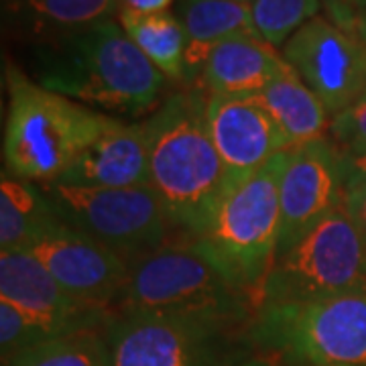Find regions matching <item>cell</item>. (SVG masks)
<instances>
[{
  "mask_svg": "<svg viewBox=\"0 0 366 366\" xmlns=\"http://www.w3.org/2000/svg\"><path fill=\"white\" fill-rule=\"evenodd\" d=\"M240 2H252V0H240Z\"/></svg>",
  "mask_w": 366,
  "mask_h": 366,
  "instance_id": "33",
  "label": "cell"
},
{
  "mask_svg": "<svg viewBox=\"0 0 366 366\" xmlns=\"http://www.w3.org/2000/svg\"><path fill=\"white\" fill-rule=\"evenodd\" d=\"M144 124L149 185L175 236L196 238L226 187V171L209 137L208 94L199 86L171 92Z\"/></svg>",
  "mask_w": 366,
  "mask_h": 366,
  "instance_id": "2",
  "label": "cell"
},
{
  "mask_svg": "<svg viewBox=\"0 0 366 366\" xmlns=\"http://www.w3.org/2000/svg\"><path fill=\"white\" fill-rule=\"evenodd\" d=\"M118 11L127 9L134 13H167L175 0H117Z\"/></svg>",
  "mask_w": 366,
  "mask_h": 366,
  "instance_id": "29",
  "label": "cell"
},
{
  "mask_svg": "<svg viewBox=\"0 0 366 366\" xmlns=\"http://www.w3.org/2000/svg\"><path fill=\"white\" fill-rule=\"evenodd\" d=\"M41 187L61 222L102 242L129 264L175 236L151 185L86 187L53 182Z\"/></svg>",
  "mask_w": 366,
  "mask_h": 366,
  "instance_id": "9",
  "label": "cell"
},
{
  "mask_svg": "<svg viewBox=\"0 0 366 366\" xmlns=\"http://www.w3.org/2000/svg\"><path fill=\"white\" fill-rule=\"evenodd\" d=\"M259 98L291 147L327 137L332 114L287 61Z\"/></svg>",
  "mask_w": 366,
  "mask_h": 366,
  "instance_id": "18",
  "label": "cell"
},
{
  "mask_svg": "<svg viewBox=\"0 0 366 366\" xmlns=\"http://www.w3.org/2000/svg\"><path fill=\"white\" fill-rule=\"evenodd\" d=\"M358 6H360V13L366 14V0H358Z\"/></svg>",
  "mask_w": 366,
  "mask_h": 366,
  "instance_id": "32",
  "label": "cell"
},
{
  "mask_svg": "<svg viewBox=\"0 0 366 366\" xmlns=\"http://www.w3.org/2000/svg\"><path fill=\"white\" fill-rule=\"evenodd\" d=\"M358 33H360V37L366 41V14H362L360 21H358Z\"/></svg>",
  "mask_w": 366,
  "mask_h": 366,
  "instance_id": "31",
  "label": "cell"
},
{
  "mask_svg": "<svg viewBox=\"0 0 366 366\" xmlns=\"http://www.w3.org/2000/svg\"><path fill=\"white\" fill-rule=\"evenodd\" d=\"M86 187L149 185V134L144 120L110 117L104 132L59 179Z\"/></svg>",
  "mask_w": 366,
  "mask_h": 366,
  "instance_id": "15",
  "label": "cell"
},
{
  "mask_svg": "<svg viewBox=\"0 0 366 366\" xmlns=\"http://www.w3.org/2000/svg\"><path fill=\"white\" fill-rule=\"evenodd\" d=\"M173 14L183 26L185 51V86H196L208 55L222 41L252 35L259 37L250 2L240 0H175Z\"/></svg>",
  "mask_w": 366,
  "mask_h": 366,
  "instance_id": "17",
  "label": "cell"
},
{
  "mask_svg": "<svg viewBox=\"0 0 366 366\" xmlns=\"http://www.w3.org/2000/svg\"><path fill=\"white\" fill-rule=\"evenodd\" d=\"M35 39L79 31L118 16L117 0H4Z\"/></svg>",
  "mask_w": 366,
  "mask_h": 366,
  "instance_id": "21",
  "label": "cell"
},
{
  "mask_svg": "<svg viewBox=\"0 0 366 366\" xmlns=\"http://www.w3.org/2000/svg\"><path fill=\"white\" fill-rule=\"evenodd\" d=\"M350 293H366V240L342 204L274 261L259 291L257 310L267 303Z\"/></svg>",
  "mask_w": 366,
  "mask_h": 366,
  "instance_id": "8",
  "label": "cell"
},
{
  "mask_svg": "<svg viewBox=\"0 0 366 366\" xmlns=\"http://www.w3.org/2000/svg\"><path fill=\"white\" fill-rule=\"evenodd\" d=\"M344 196L346 175L342 151L330 137L291 147L279 182L281 240L277 259L340 208Z\"/></svg>",
  "mask_w": 366,
  "mask_h": 366,
  "instance_id": "11",
  "label": "cell"
},
{
  "mask_svg": "<svg viewBox=\"0 0 366 366\" xmlns=\"http://www.w3.org/2000/svg\"><path fill=\"white\" fill-rule=\"evenodd\" d=\"M4 84L9 108L2 171L39 185L59 182L104 132L110 117L43 88L13 61L4 64Z\"/></svg>",
  "mask_w": 366,
  "mask_h": 366,
  "instance_id": "3",
  "label": "cell"
},
{
  "mask_svg": "<svg viewBox=\"0 0 366 366\" xmlns=\"http://www.w3.org/2000/svg\"><path fill=\"white\" fill-rule=\"evenodd\" d=\"M2 366H112L102 332H84L45 342Z\"/></svg>",
  "mask_w": 366,
  "mask_h": 366,
  "instance_id": "22",
  "label": "cell"
},
{
  "mask_svg": "<svg viewBox=\"0 0 366 366\" xmlns=\"http://www.w3.org/2000/svg\"><path fill=\"white\" fill-rule=\"evenodd\" d=\"M33 79L117 118L153 114L167 86L117 19L35 41Z\"/></svg>",
  "mask_w": 366,
  "mask_h": 366,
  "instance_id": "1",
  "label": "cell"
},
{
  "mask_svg": "<svg viewBox=\"0 0 366 366\" xmlns=\"http://www.w3.org/2000/svg\"><path fill=\"white\" fill-rule=\"evenodd\" d=\"M59 336L47 324L25 314L11 301L0 300V356L9 362L13 356L35 348L45 342L57 340Z\"/></svg>",
  "mask_w": 366,
  "mask_h": 366,
  "instance_id": "24",
  "label": "cell"
},
{
  "mask_svg": "<svg viewBox=\"0 0 366 366\" xmlns=\"http://www.w3.org/2000/svg\"><path fill=\"white\" fill-rule=\"evenodd\" d=\"M238 366H287L285 362H281L279 358H274L271 354L254 352L250 354L247 360H242Z\"/></svg>",
  "mask_w": 366,
  "mask_h": 366,
  "instance_id": "30",
  "label": "cell"
},
{
  "mask_svg": "<svg viewBox=\"0 0 366 366\" xmlns=\"http://www.w3.org/2000/svg\"><path fill=\"white\" fill-rule=\"evenodd\" d=\"M208 129L226 183L249 177L291 149L259 96H208Z\"/></svg>",
  "mask_w": 366,
  "mask_h": 366,
  "instance_id": "14",
  "label": "cell"
},
{
  "mask_svg": "<svg viewBox=\"0 0 366 366\" xmlns=\"http://www.w3.org/2000/svg\"><path fill=\"white\" fill-rule=\"evenodd\" d=\"M117 21L139 51L157 67L167 81L185 84L187 39L177 16L167 13H134L120 9Z\"/></svg>",
  "mask_w": 366,
  "mask_h": 366,
  "instance_id": "20",
  "label": "cell"
},
{
  "mask_svg": "<svg viewBox=\"0 0 366 366\" xmlns=\"http://www.w3.org/2000/svg\"><path fill=\"white\" fill-rule=\"evenodd\" d=\"M344 206L348 209L350 218L358 226L360 234L366 240V187H356V189H346L344 196Z\"/></svg>",
  "mask_w": 366,
  "mask_h": 366,
  "instance_id": "28",
  "label": "cell"
},
{
  "mask_svg": "<svg viewBox=\"0 0 366 366\" xmlns=\"http://www.w3.org/2000/svg\"><path fill=\"white\" fill-rule=\"evenodd\" d=\"M247 338L287 366H366V293L261 305Z\"/></svg>",
  "mask_w": 366,
  "mask_h": 366,
  "instance_id": "6",
  "label": "cell"
},
{
  "mask_svg": "<svg viewBox=\"0 0 366 366\" xmlns=\"http://www.w3.org/2000/svg\"><path fill=\"white\" fill-rule=\"evenodd\" d=\"M287 151L249 177L226 183L204 230L196 236L222 273L252 300L254 310L259 291L279 254V182Z\"/></svg>",
  "mask_w": 366,
  "mask_h": 366,
  "instance_id": "5",
  "label": "cell"
},
{
  "mask_svg": "<svg viewBox=\"0 0 366 366\" xmlns=\"http://www.w3.org/2000/svg\"><path fill=\"white\" fill-rule=\"evenodd\" d=\"M252 23L262 41L281 51L301 26L322 14L320 0H252Z\"/></svg>",
  "mask_w": 366,
  "mask_h": 366,
  "instance_id": "23",
  "label": "cell"
},
{
  "mask_svg": "<svg viewBox=\"0 0 366 366\" xmlns=\"http://www.w3.org/2000/svg\"><path fill=\"white\" fill-rule=\"evenodd\" d=\"M247 327L208 317L122 314L102 334L112 366H238L254 354Z\"/></svg>",
  "mask_w": 366,
  "mask_h": 366,
  "instance_id": "7",
  "label": "cell"
},
{
  "mask_svg": "<svg viewBox=\"0 0 366 366\" xmlns=\"http://www.w3.org/2000/svg\"><path fill=\"white\" fill-rule=\"evenodd\" d=\"M0 300L41 320L59 338L104 332L114 312L76 300L29 250H0Z\"/></svg>",
  "mask_w": 366,
  "mask_h": 366,
  "instance_id": "13",
  "label": "cell"
},
{
  "mask_svg": "<svg viewBox=\"0 0 366 366\" xmlns=\"http://www.w3.org/2000/svg\"><path fill=\"white\" fill-rule=\"evenodd\" d=\"M283 66L285 59L273 45L240 35L212 49L196 86L208 96H259Z\"/></svg>",
  "mask_w": 366,
  "mask_h": 366,
  "instance_id": "16",
  "label": "cell"
},
{
  "mask_svg": "<svg viewBox=\"0 0 366 366\" xmlns=\"http://www.w3.org/2000/svg\"><path fill=\"white\" fill-rule=\"evenodd\" d=\"M346 189L366 187V151L358 153H342Z\"/></svg>",
  "mask_w": 366,
  "mask_h": 366,
  "instance_id": "27",
  "label": "cell"
},
{
  "mask_svg": "<svg viewBox=\"0 0 366 366\" xmlns=\"http://www.w3.org/2000/svg\"><path fill=\"white\" fill-rule=\"evenodd\" d=\"M281 55L332 118L366 92V41L326 14L312 19L281 47Z\"/></svg>",
  "mask_w": 366,
  "mask_h": 366,
  "instance_id": "10",
  "label": "cell"
},
{
  "mask_svg": "<svg viewBox=\"0 0 366 366\" xmlns=\"http://www.w3.org/2000/svg\"><path fill=\"white\" fill-rule=\"evenodd\" d=\"M39 183L2 171L0 179V250H29L41 236L61 226Z\"/></svg>",
  "mask_w": 366,
  "mask_h": 366,
  "instance_id": "19",
  "label": "cell"
},
{
  "mask_svg": "<svg viewBox=\"0 0 366 366\" xmlns=\"http://www.w3.org/2000/svg\"><path fill=\"white\" fill-rule=\"evenodd\" d=\"M159 314L208 317L249 326L254 303L222 273L196 238L173 236L129 264L114 315Z\"/></svg>",
  "mask_w": 366,
  "mask_h": 366,
  "instance_id": "4",
  "label": "cell"
},
{
  "mask_svg": "<svg viewBox=\"0 0 366 366\" xmlns=\"http://www.w3.org/2000/svg\"><path fill=\"white\" fill-rule=\"evenodd\" d=\"M327 137L342 153L366 151V92L352 106L332 118Z\"/></svg>",
  "mask_w": 366,
  "mask_h": 366,
  "instance_id": "25",
  "label": "cell"
},
{
  "mask_svg": "<svg viewBox=\"0 0 366 366\" xmlns=\"http://www.w3.org/2000/svg\"><path fill=\"white\" fill-rule=\"evenodd\" d=\"M29 252L76 300L114 312L129 277V262L71 226L41 236Z\"/></svg>",
  "mask_w": 366,
  "mask_h": 366,
  "instance_id": "12",
  "label": "cell"
},
{
  "mask_svg": "<svg viewBox=\"0 0 366 366\" xmlns=\"http://www.w3.org/2000/svg\"><path fill=\"white\" fill-rule=\"evenodd\" d=\"M320 4H322V13L332 23H336L346 31H358V21L362 16L358 0H320Z\"/></svg>",
  "mask_w": 366,
  "mask_h": 366,
  "instance_id": "26",
  "label": "cell"
}]
</instances>
